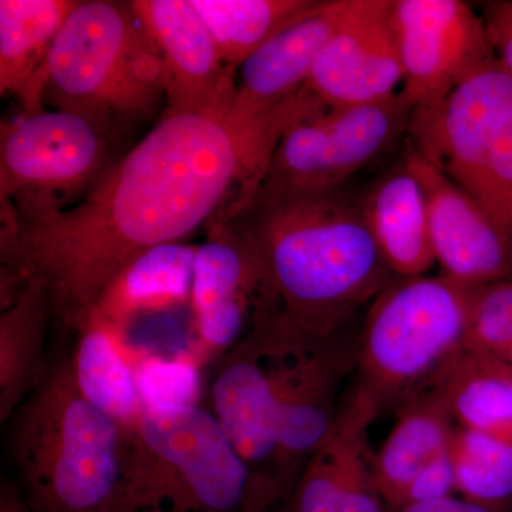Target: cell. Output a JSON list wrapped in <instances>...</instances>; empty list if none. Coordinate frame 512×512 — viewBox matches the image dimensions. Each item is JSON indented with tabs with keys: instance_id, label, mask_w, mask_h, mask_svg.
Wrapping results in <instances>:
<instances>
[{
	"instance_id": "22",
	"label": "cell",
	"mask_w": 512,
	"mask_h": 512,
	"mask_svg": "<svg viewBox=\"0 0 512 512\" xmlns=\"http://www.w3.org/2000/svg\"><path fill=\"white\" fill-rule=\"evenodd\" d=\"M454 423L446 399L434 387L403 404L383 447L373 456V476L387 504H399L413 478L450 450Z\"/></svg>"
},
{
	"instance_id": "2",
	"label": "cell",
	"mask_w": 512,
	"mask_h": 512,
	"mask_svg": "<svg viewBox=\"0 0 512 512\" xmlns=\"http://www.w3.org/2000/svg\"><path fill=\"white\" fill-rule=\"evenodd\" d=\"M357 352L349 328L313 335L281 309L215 360L207 407L255 477L292 494L338 419Z\"/></svg>"
},
{
	"instance_id": "19",
	"label": "cell",
	"mask_w": 512,
	"mask_h": 512,
	"mask_svg": "<svg viewBox=\"0 0 512 512\" xmlns=\"http://www.w3.org/2000/svg\"><path fill=\"white\" fill-rule=\"evenodd\" d=\"M379 414L375 400L356 384L329 436L303 468L288 498L289 512H345L357 470L372 456L369 427Z\"/></svg>"
},
{
	"instance_id": "26",
	"label": "cell",
	"mask_w": 512,
	"mask_h": 512,
	"mask_svg": "<svg viewBox=\"0 0 512 512\" xmlns=\"http://www.w3.org/2000/svg\"><path fill=\"white\" fill-rule=\"evenodd\" d=\"M450 451L456 490L467 500L504 508L512 498V444L457 427Z\"/></svg>"
},
{
	"instance_id": "13",
	"label": "cell",
	"mask_w": 512,
	"mask_h": 512,
	"mask_svg": "<svg viewBox=\"0 0 512 512\" xmlns=\"http://www.w3.org/2000/svg\"><path fill=\"white\" fill-rule=\"evenodd\" d=\"M131 5L160 57L164 114H194L224 123L234 104L237 76L191 0H133Z\"/></svg>"
},
{
	"instance_id": "32",
	"label": "cell",
	"mask_w": 512,
	"mask_h": 512,
	"mask_svg": "<svg viewBox=\"0 0 512 512\" xmlns=\"http://www.w3.org/2000/svg\"><path fill=\"white\" fill-rule=\"evenodd\" d=\"M251 512H289L288 511V500L281 501V503L265 505V507L256 508Z\"/></svg>"
},
{
	"instance_id": "18",
	"label": "cell",
	"mask_w": 512,
	"mask_h": 512,
	"mask_svg": "<svg viewBox=\"0 0 512 512\" xmlns=\"http://www.w3.org/2000/svg\"><path fill=\"white\" fill-rule=\"evenodd\" d=\"M79 0H0V94L22 114L45 111V70L64 22Z\"/></svg>"
},
{
	"instance_id": "14",
	"label": "cell",
	"mask_w": 512,
	"mask_h": 512,
	"mask_svg": "<svg viewBox=\"0 0 512 512\" xmlns=\"http://www.w3.org/2000/svg\"><path fill=\"white\" fill-rule=\"evenodd\" d=\"M402 84L392 0H346L306 83L309 92L326 109H342L389 99Z\"/></svg>"
},
{
	"instance_id": "15",
	"label": "cell",
	"mask_w": 512,
	"mask_h": 512,
	"mask_svg": "<svg viewBox=\"0 0 512 512\" xmlns=\"http://www.w3.org/2000/svg\"><path fill=\"white\" fill-rule=\"evenodd\" d=\"M406 143L404 157L426 192L431 244L441 275L470 286L512 281V239L407 137Z\"/></svg>"
},
{
	"instance_id": "31",
	"label": "cell",
	"mask_w": 512,
	"mask_h": 512,
	"mask_svg": "<svg viewBox=\"0 0 512 512\" xmlns=\"http://www.w3.org/2000/svg\"><path fill=\"white\" fill-rule=\"evenodd\" d=\"M0 512H32L23 497H20L15 490L3 485L0 495Z\"/></svg>"
},
{
	"instance_id": "10",
	"label": "cell",
	"mask_w": 512,
	"mask_h": 512,
	"mask_svg": "<svg viewBox=\"0 0 512 512\" xmlns=\"http://www.w3.org/2000/svg\"><path fill=\"white\" fill-rule=\"evenodd\" d=\"M413 113L399 92L389 99L326 109L298 121L279 141L252 198L276 200L345 188L353 175L407 137Z\"/></svg>"
},
{
	"instance_id": "9",
	"label": "cell",
	"mask_w": 512,
	"mask_h": 512,
	"mask_svg": "<svg viewBox=\"0 0 512 512\" xmlns=\"http://www.w3.org/2000/svg\"><path fill=\"white\" fill-rule=\"evenodd\" d=\"M116 140L99 124L63 110L3 121L2 218L28 220L82 200L117 160Z\"/></svg>"
},
{
	"instance_id": "1",
	"label": "cell",
	"mask_w": 512,
	"mask_h": 512,
	"mask_svg": "<svg viewBox=\"0 0 512 512\" xmlns=\"http://www.w3.org/2000/svg\"><path fill=\"white\" fill-rule=\"evenodd\" d=\"M268 167L227 124L163 114L82 200L28 220L2 218V306L39 279L52 315L76 332L131 261L251 200Z\"/></svg>"
},
{
	"instance_id": "6",
	"label": "cell",
	"mask_w": 512,
	"mask_h": 512,
	"mask_svg": "<svg viewBox=\"0 0 512 512\" xmlns=\"http://www.w3.org/2000/svg\"><path fill=\"white\" fill-rule=\"evenodd\" d=\"M43 99L114 138L156 116L163 67L131 2L79 0L50 53Z\"/></svg>"
},
{
	"instance_id": "17",
	"label": "cell",
	"mask_w": 512,
	"mask_h": 512,
	"mask_svg": "<svg viewBox=\"0 0 512 512\" xmlns=\"http://www.w3.org/2000/svg\"><path fill=\"white\" fill-rule=\"evenodd\" d=\"M367 228L397 278L426 275L436 262L426 192L404 154L362 197Z\"/></svg>"
},
{
	"instance_id": "28",
	"label": "cell",
	"mask_w": 512,
	"mask_h": 512,
	"mask_svg": "<svg viewBox=\"0 0 512 512\" xmlns=\"http://www.w3.org/2000/svg\"><path fill=\"white\" fill-rule=\"evenodd\" d=\"M456 490V473H454L451 451L441 454L429 466L423 468L412 483L407 485L399 504L421 503V501L440 500L451 497Z\"/></svg>"
},
{
	"instance_id": "24",
	"label": "cell",
	"mask_w": 512,
	"mask_h": 512,
	"mask_svg": "<svg viewBox=\"0 0 512 512\" xmlns=\"http://www.w3.org/2000/svg\"><path fill=\"white\" fill-rule=\"evenodd\" d=\"M46 286L30 279L0 311V423L18 413L47 375L45 338L52 318Z\"/></svg>"
},
{
	"instance_id": "11",
	"label": "cell",
	"mask_w": 512,
	"mask_h": 512,
	"mask_svg": "<svg viewBox=\"0 0 512 512\" xmlns=\"http://www.w3.org/2000/svg\"><path fill=\"white\" fill-rule=\"evenodd\" d=\"M190 308L198 365L218 360L282 303L261 251L244 225L220 212L197 245Z\"/></svg>"
},
{
	"instance_id": "20",
	"label": "cell",
	"mask_w": 512,
	"mask_h": 512,
	"mask_svg": "<svg viewBox=\"0 0 512 512\" xmlns=\"http://www.w3.org/2000/svg\"><path fill=\"white\" fill-rule=\"evenodd\" d=\"M195 251L194 245L174 242L137 256L107 286L92 315L124 339L144 316L190 305Z\"/></svg>"
},
{
	"instance_id": "5",
	"label": "cell",
	"mask_w": 512,
	"mask_h": 512,
	"mask_svg": "<svg viewBox=\"0 0 512 512\" xmlns=\"http://www.w3.org/2000/svg\"><path fill=\"white\" fill-rule=\"evenodd\" d=\"M124 431L74 383L69 359L23 403L12 454L32 512H117Z\"/></svg>"
},
{
	"instance_id": "3",
	"label": "cell",
	"mask_w": 512,
	"mask_h": 512,
	"mask_svg": "<svg viewBox=\"0 0 512 512\" xmlns=\"http://www.w3.org/2000/svg\"><path fill=\"white\" fill-rule=\"evenodd\" d=\"M261 251L286 315L313 335L349 328L396 275L367 228L362 198L345 188L262 200L222 210Z\"/></svg>"
},
{
	"instance_id": "12",
	"label": "cell",
	"mask_w": 512,
	"mask_h": 512,
	"mask_svg": "<svg viewBox=\"0 0 512 512\" xmlns=\"http://www.w3.org/2000/svg\"><path fill=\"white\" fill-rule=\"evenodd\" d=\"M403 67L400 93L429 110L495 62L483 16L461 0H392Z\"/></svg>"
},
{
	"instance_id": "27",
	"label": "cell",
	"mask_w": 512,
	"mask_h": 512,
	"mask_svg": "<svg viewBox=\"0 0 512 512\" xmlns=\"http://www.w3.org/2000/svg\"><path fill=\"white\" fill-rule=\"evenodd\" d=\"M466 345L512 365V281L478 286Z\"/></svg>"
},
{
	"instance_id": "21",
	"label": "cell",
	"mask_w": 512,
	"mask_h": 512,
	"mask_svg": "<svg viewBox=\"0 0 512 512\" xmlns=\"http://www.w3.org/2000/svg\"><path fill=\"white\" fill-rule=\"evenodd\" d=\"M74 333L76 345L69 365L80 393L123 431L136 429L146 414V404L137 363L126 342L94 315Z\"/></svg>"
},
{
	"instance_id": "8",
	"label": "cell",
	"mask_w": 512,
	"mask_h": 512,
	"mask_svg": "<svg viewBox=\"0 0 512 512\" xmlns=\"http://www.w3.org/2000/svg\"><path fill=\"white\" fill-rule=\"evenodd\" d=\"M407 138L512 239V77L497 59L414 111Z\"/></svg>"
},
{
	"instance_id": "30",
	"label": "cell",
	"mask_w": 512,
	"mask_h": 512,
	"mask_svg": "<svg viewBox=\"0 0 512 512\" xmlns=\"http://www.w3.org/2000/svg\"><path fill=\"white\" fill-rule=\"evenodd\" d=\"M386 512H504V508L476 503L467 498L446 497L421 503L389 505Z\"/></svg>"
},
{
	"instance_id": "25",
	"label": "cell",
	"mask_w": 512,
	"mask_h": 512,
	"mask_svg": "<svg viewBox=\"0 0 512 512\" xmlns=\"http://www.w3.org/2000/svg\"><path fill=\"white\" fill-rule=\"evenodd\" d=\"M225 64L239 69L259 47L305 15L316 0H191Z\"/></svg>"
},
{
	"instance_id": "4",
	"label": "cell",
	"mask_w": 512,
	"mask_h": 512,
	"mask_svg": "<svg viewBox=\"0 0 512 512\" xmlns=\"http://www.w3.org/2000/svg\"><path fill=\"white\" fill-rule=\"evenodd\" d=\"M285 500L200 403L147 409L124 431L117 512H251Z\"/></svg>"
},
{
	"instance_id": "23",
	"label": "cell",
	"mask_w": 512,
	"mask_h": 512,
	"mask_svg": "<svg viewBox=\"0 0 512 512\" xmlns=\"http://www.w3.org/2000/svg\"><path fill=\"white\" fill-rule=\"evenodd\" d=\"M429 386L446 399L457 427L512 444L510 363L464 345L444 363Z\"/></svg>"
},
{
	"instance_id": "16",
	"label": "cell",
	"mask_w": 512,
	"mask_h": 512,
	"mask_svg": "<svg viewBox=\"0 0 512 512\" xmlns=\"http://www.w3.org/2000/svg\"><path fill=\"white\" fill-rule=\"evenodd\" d=\"M345 5L346 0H316L305 15L242 63L234 104L224 121L232 133L241 138L259 136L272 114L301 92Z\"/></svg>"
},
{
	"instance_id": "7",
	"label": "cell",
	"mask_w": 512,
	"mask_h": 512,
	"mask_svg": "<svg viewBox=\"0 0 512 512\" xmlns=\"http://www.w3.org/2000/svg\"><path fill=\"white\" fill-rule=\"evenodd\" d=\"M477 288L444 275L394 278L370 302L359 333L357 386L380 413L426 389L466 345Z\"/></svg>"
},
{
	"instance_id": "29",
	"label": "cell",
	"mask_w": 512,
	"mask_h": 512,
	"mask_svg": "<svg viewBox=\"0 0 512 512\" xmlns=\"http://www.w3.org/2000/svg\"><path fill=\"white\" fill-rule=\"evenodd\" d=\"M485 29L498 64L512 77V0L481 3Z\"/></svg>"
}]
</instances>
